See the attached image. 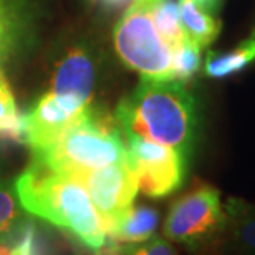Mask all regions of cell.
Wrapping results in <instances>:
<instances>
[{"instance_id":"cell-1","label":"cell","mask_w":255,"mask_h":255,"mask_svg":"<svg viewBox=\"0 0 255 255\" xmlns=\"http://www.w3.org/2000/svg\"><path fill=\"white\" fill-rule=\"evenodd\" d=\"M123 134L161 142L186 157L197 134L196 100L186 83L174 80H142L120 101L115 115Z\"/></svg>"},{"instance_id":"cell-2","label":"cell","mask_w":255,"mask_h":255,"mask_svg":"<svg viewBox=\"0 0 255 255\" xmlns=\"http://www.w3.org/2000/svg\"><path fill=\"white\" fill-rule=\"evenodd\" d=\"M15 189L27 214L66 231L95 252L106 244L103 219L83 184L71 176L32 161L15 179Z\"/></svg>"},{"instance_id":"cell-3","label":"cell","mask_w":255,"mask_h":255,"mask_svg":"<svg viewBox=\"0 0 255 255\" xmlns=\"http://www.w3.org/2000/svg\"><path fill=\"white\" fill-rule=\"evenodd\" d=\"M33 162L66 176L118 164L128 159L125 136L115 118L90 106L47 149L32 154Z\"/></svg>"},{"instance_id":"cell-4","label":"cell","mask_w":255,"mask_h":255,"mask_svg":"<svg viewBox=\"0 0 255 255\" xmlns=\"http://www.w3.org/2000/svg\"><path fill=\"white\" fill-rule=\"evenodd\" d=\"M226 222L219 189L199 184L172 202L162 224V237L192 254H204L222 244Z\"/></svg>"},{"instance_id":"cell-5","label":"cell","mask_w":255,"mask_h":255,"mask_svg":"<svg viewBox=\"0 0 255 255\" xmlns=\"http://www.w3.org/2000/svg\"><path fill=\"white\" fill-rule=\"evenodd\" d=\"M113 42L121 62L142 80H171L172 48L157 32L146 3L134 2L126 8L113 30Z\"/></svg>"},{"instance_id":"cell-6","label":"cell","mask_w":255,"mask_h":255,"mask_svg":"<svg viewBox=\"0 0 255 255\" xmlns=\"http://www.w3.org/2000/svg\"><path fill=\"white\" fill-rule=\"evenodd\" d=\"M128 164L136 174L137 187L147 197L159 199L177 191L184 182L187 157L161 142L123 134Z\"/></svg>"},{"instance_id":"cell-7","label":"cell","mask_w":255,"mask_h":255,"mask_svg":"<svg viewBox=\"0 0 255 255\" xmlns=\"http://www.w3.org/2000/svg\"><path fill=\"white\" fill-rule=\"evenodd\" d=\"M91 105L75 96L43 93L22 116V142L32 154L47 149Z\"/></svg>"},{"instance_id":"cell-8","label":"cell","mask_w":255,"mask_h":255,"mask_svg":"<svg viewBox=\"0 0 255 255\" xmlns=\"http://www.w3.org/2000/svg\"><path fill=\"white\" fill-rule=\"evenodd\" d=\"M71 177L83 184L105 226L128 211L139 192L136 174L128 164V159Z\"/></svg>"},{"instance_id":"cell-9","label":"cell","mask_w":255,"mask_h":255,"mask_svg":"<svg viewBox=\"0 0 255 255\" xmlns=\"http://www.w3.org/2000/svg\"><path fill=\"white\" fill-rule=\"evenodd\" d=\"M96 85V62L85 43L65 48L50 75V90L60 96H75L91 105Z\"/></svg>"},{"instance_id":"cell-10","label":"cell","mask_w":255,"mask_h":255,"mask_svg":"<svg viewBox=\"0 0 255 255\" xmlns=\"http://www.w3.org/2000/svg\"><path fill=\"white\" fill-rule=\"evenodd\" d=\"M37 17L38 0H0V66L25 48Z\"/></svg>"},{"instance_id":"cell-11","label":"cell","mask_w":255,"mask_h":255,"mask_svg":"<svg viewBox=\"0 0 255 255\" xmlns=\"http://www.w3.org/2000/svg\"><path fill=\"white\" fill-rule=\"evenodd\" d=\"M224 207L227 222L222 244L234 255H255V204L229 197Z\"/></svg>"},{"instance_id":"cell-12","label":"cell","mask_w":255,"mask_h":255,"mask_svg":"<svg viewBox=\"0 0 255 255\" xmlns=\"http://www.w3.org/2000/svg\"><path fill=\"white\" fill-rule=\"evenodd\" d=\"M159 212L149 206H132L105 226L106 239L118 244H139L156 236Z\"/></svg>"},{"instance_id":"cell-13","label":"cell","mask_w":255,"mask_h":255,"mask_svg":"<svg viewBox=\"0 0 255 255\" xmlns=\"http://www.w3.org/2000/svg\"><path fill=\"white\" fill-rule=\"evenodd\" d=\"M252 62H255V28L229 52H209L204 68L207 76L219 80L239 73Z\"/></svg>"},{"instance_id":"cell-14","label":"cell","mask_w":255,"mask_h":255,"mask_svg":"<svg viewBox=\"0 0 255 255\" xmlns=\"http://www.w3.org/2000/svg\"><path fill=\"white\" fill-rule=\"evenodd\" d=\"M179 18L186 38L201 48L212 43L221 32V22L192 0H179Z\"/></svg>"},{"instance_id":"cell-15","label":"cell","mask_w":255,"mask_h":255,"mask_svg":"<svg viewBox=\"0 0 255 255\" xmlns=\"http://www.w3.org/2000/svg\"><path fill=\"white\" fill-rule=\"evenodd\" d=\"M146 5L149 7L157 32L171 48H176L184 42L186 35L179 18V3L174 0H152Z\"/></svg>"},{"instance_id":"cell-16","label":"cell","mask_w":255,"mask_h":255,"mask_svg":"<svg viewBox=\"0 0 255 255\" xmlns=\"http://www.w3.org/2000/svg\"><path fill=\"white\" fill-rule=\"evenodd\" d=\"M0 137L22 142V115L2 66H0Z\"/></svg>"},{"instance_id":"cell-17","label":"cell","mask_w":255,"mask_h":255,"mask_svg":"<svg viewBox=\"0 0 255 255\" xmlns=\"http://www.w3.org/2000/svg\"><path fill=\"white\" fill-rule=\"evenodd\" d=\"M95 255H179L166 237L152 236L139 244H118L106 239V244Z\"/></svg>"},{"instance_id":"cell-18","label":"cell","mask_w":255,"mask_h":255,"mask_svg":"<svg viewBox=\"0 0 255 255\" xmlns=\"http://www.w3.org/2000/svg\"><path fill=\"white\" fill-rule=\"evenodd\" d=\"M201 47L187 38L176 48H172L171 80L181 83L191 80L201 68Z\"/></svg>"},{"instance_id":"cell-19","label":"cell","mask_w":255,"mask_h":255,"mask_svg":"<svg viewBox=\"0 0 255 255\" xmlns=\"http://www.w3.org/2000/svg\"><path fill=\"white\" fill-rule=\"evenodd\" d=\"M25 214L15 189V179H0V236L18 226Z\"/></svg>"},{"instance_id":"cell-20","label":"cell","mask_w":255,"mask_h":255,"mask_svg":"<svg viewBox=\"0 0 255 255\" xmlns=\"http://www.w3.org/2000/svg\"><path fill=\"white\" fill-rule=\"evenodd\" d=\"M95 3H100L103 5L105 8H110V10H116V8H123V7H129L134 2H142V3H149L152 0H91Z\"/></svg>"},{"instance_id":"cell-21","label":"cell","mask_w":255,"mask_h":255,"mask_svg":"<svg viewBox=\"0 0 255 255\" xmlns=\"http://www.w3.org/2000/svg\"><path fill=\"white\" fill-rule=\"evenodd\" d=\"M194 3L197 5V7H201L202 10H206L207 13H212L216 15L219 7H221L222 0H192Z\"/></svg>"},{"instance_id":"cell-22","label":"cell","mask_w":255,"mask_h":255,"mask_svg":"<svg viewBox=\"0 0 255 255\" xmlns=\"http://www.w3.org/2000/svg\"><path fill=\"white\" fill-rule=\"evenodd\" d=\"M33 255H35V254H33Z\"/></svg>"}]
</instances>
